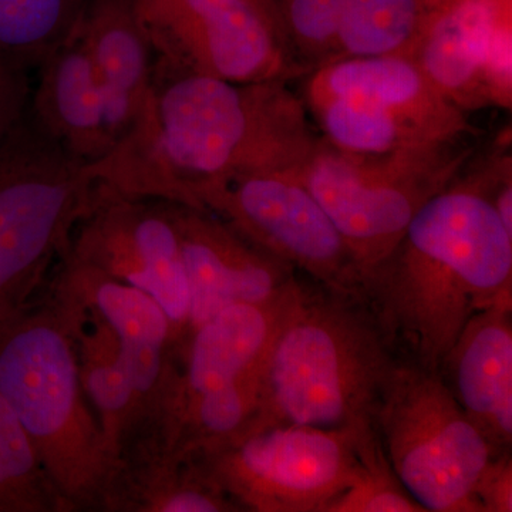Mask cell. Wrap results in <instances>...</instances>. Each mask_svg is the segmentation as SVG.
Returning <instances> with one entry per match:
<instances>
[{
	"label": "cell",
	"mask_w": 512,
	"mask_h": 512,
	"mask_svg": "<svg viewBox=\"0 0 512 512\" xmlns=\"http://www.w3.org/2000/svg\"><path fill=\"white\" fill-rule=\"evenodd\" d=\"M402 362L363 293L301 275L266 356L258 413L245 433L271 424L369 426Z\"/></svg>",
	"instance_id": "3957f363"
},
{
	"label": "cell",
	"mask_w": 512,
	"mask_h": 512,
	"mask_svg": "<svg viewBox=\"0 0 512 512\" xmlns=\"http://www.w3.org/2000/svg\"><path fill=\"white\" fill-rule=\"evenodd\" d=\"M373 426L394 473L426 512H481L474 488L494 453L439 372L400 363Z\"/></svg>",
	"instance_id": "8992f818"
},
{
	"label": "cell",
	"mask_w": 512,
	"mask_h": 512,
	"mask_svg": "<svg viewBox=\"0 0 512 512\" xmlns=\"http://www.w3.org/2000/svg\"><path fill=\"white\" fill-rule=\"evenodd\" d=\"M245 2H248L252 8L258 10V12L261 13V15L264 16V18L268 20V22L271 23V25L274 26L276 30H278L279 35L282 36L275 0H245ZM282 39H284V36H282Z\"/></svg>",
	"instance_id": "f546056e"
},
{
	"label": "cell",
	"mask_w": 512,
	"mask_h": 512,
	"mask_svg": "<svg viewBox=\"0 0 512 512\" xmlns=\"http://www.w3.org/2000/svg\"><path fill=\"white\" fill-rule=\"evenodd\" d=\"M0 393L64 511H101L113 461L84 393L72 312L46 288L0 326Z\"/></svg>",
	"instance_id": "277c9868"
},
{
	"label": "cell",
	"mask_w": 512,
	"mask_h": 512,
	"mask_svg": "<svg viewBox=\"0 0 512 512\" xmlns=\"http://www.w3.org/2000/svg\"><path fill=\"white\" fill-rule=\"evenodd\" d=\"M66 255L148 293L173 323L175 352L183 355L190 286L171 202L99 185L73 229Z\"/></svg>",
	"instance_id": "8fae6325"
},
{
	"label": "cell",
	"mask_w": 512,
	"mask_h": 512,
	"mask_svg": "<svg viewBox=\"0 0 512 512\" xmlns=\"http://www.w3.org/2000/svg\"><path fill=\"white\" fill-rule=\"evenodd\" d=\"M286 80L232 83L154 64L137 126L92 165L97 181L134 197L195 205L205 185L247 173H296L319 144Z\"/></svg>",
	"instance_id": "6da1fadb"
},
{
	"label": "cell",
	"mask_w": 512,
	"mask_h": 512,
	"mask_svg": "<svg viewBox=\"0 0 512 512\" xmlns=\"http://www.w3.org/2000/svg\"><path fill=\"white\" fill-rule=\"evenodd\" d=\"M30 67L0 52V147L28 114Z\"/></svg>",
	"instance_id": "83f0119b"
},
{
	"label": "cell",
	"mask_w": 512,
	"mask_h": 512,
	"mask_svg": "<svg viewBox=\"0 0 512 512\" xmlns=\"http://www.w3.org/2000/svg\"><path fill=\"white\" fill-rule=\"evenodd\" d=\"M372 426L271 424L194 454L241 511L326 512L352 484Z\"/></svg>",
	"instance_id": "ba28073f"
},
{
	"label": "cell",
	"mask_w": 512,
	"mask_h": 512,
	"mask_svg": "<svg viewBox=\"0 0 512 512\" xmlns=\"http://www.w3.org/2000/svg\"><path fill=\"white\" fill-rule=\"evenodd\" d=\"M76 32L93 64L117 146L137 126L153 92L154 56L134 0H87Z\"/></svg>",
	"instance_id": "e0dca14e"
},
{
	"label": "cell",
	"mask_w": 512,
	"mask_h": 512,
	"mask_svg": "<svg viewBox=\"0 0 512 512\" xmlns=\"http://www.w3.org/2000/svg\"><path fill=\"white\" fill-rule=\"evenodd\" d=\"M289 53L311 69L336 59L343 0H275Z\"/></svg>",
	"instance_id": "4316f807"
},
{
	"label": "cell",
	"mask_w": 512,
	"mask_h": 512,
	"mask_svg": "<svg viewBox=\"0 0 512 512\" xmlns=\"http://www.w3.org/2000/svg\"><path fill=\"white\" fill-rule=\"evenodd\" d=\"M36 69L30 119L77 163L99 164L116 143L93 64L76 30Z\"/></svg>",
	"instance_id": "9a60e30c"
},
{
	"label": "cell",
	"mask_w": 512,
	"mask_h": 512,
	"mask_svg": "<svg viewBox=\"0 0 512 512\" xmlns=\"http://www.w3.org/2000/svg\"><path fill=\"white\" fill-rule=\"evenodd\" d=\"M431 86L464 107L511 97V12L481 0H440L412 53Z\"/></svg>",
	"instance_id": "7c38bea8"
},
{
	"label": "cell",
	"mask_w": 512,
	"mask_h": 512,
	"mask_svg": "<svg viewBox=\"0 0 512 512\" xmlns=\"http://www.w3.org/2000/svg\"><path fill=\"white\" fill-rule=\"evenodd\" d=\"M46 288L84 315L106 323L121 345L171 346L173 323L148 293L64 254Z\"/></svg>",
	"instance_id": "ffe728a7"
},
{
	"label": "cell",
	"mask_w": 512,
	"mask_h": 512,
	"mask_svg": "<svg viewBox=\"0 0 512 512\" xmlns=\"http://www.w3.org/2000/svg\"><path fill=\"white\" fill-rule=\"evenodd\" d=\"M197 208L329 288L362 293L363 271L339 229L296 173H247L205 185Z\"/></svg>",
	"instance_id": "9c48e42d"
},
{
	"label": "cell",
	"mask_w": 512,
	"mask_h": 512,
	"mask_svg": "<svg viewBox=\"0 0 512 512\" xmlns=\"http://www.w3.org/2000/svg\"><path fill=\"white\" fill-rule=\"evenodd\" d=\"M326 512H426L407 493L394 473L375 430L360 443V463L352 484L330 503Z\"/></svg>",
	"instance_id": "484cf974"
},
{
	"label": "cell",
	"mask_w": 512,
	"mask_h": 512,
	"mask_svg": "<svg viewBox=\"0 0 512 512\" xmlns=\"http://www.w3.org/2000/svg\"><path fill=\"white\" fill-rule=\"evenodd\" d=\"M154 64L232 83L288 80L278 30L245 0H134Z\"/></svg>",
	"instance_id": "30bf717a"
},
{
	"label": "cell",
	"mask_w": 512,
	"mask_h": 512,
	"mask_svg": "<svg viewBox=\"0 0 512 512\" xmlns=\"http://www.w3.org/2000/svg\"><path fill=\"white\" fill-rule=\"evenodd\" d=\"M299 278L282 298L228 306L191 333L178 360L174 427L185 404L264 369Z\"/></svg>",
	"instance_id": "2e32d148"
},
{
	"label": "cell",
	"mask_w": 512,
	"mask_h": 512,
	"mask_svg": "<svg viewBox=\"0 0 512 512\" xmlns=\"http://www.w3.org/2000/svg\"><path fill=\"white\" fill-rule=\"evenodd\" d=\"M0 512H66L35 447L0 393Z\"/></svg>",
	"instance_id": "d4e9b609"
},
{
	"label": "cell",
	"mask_w": 512,
	"mask_h": 512,
	"mask_svg": "<svg viewBox=\"0 0 512 512\" xmlns=\"http://www.w3.org/2000/svg\"><path fill=\"white\" fill-rule=\"evenodd\" d=\"M439 373L493 453L512 450V298L471 316Z\"/></svg>",
	"instance_id": "5bb4252c"
},
{
	"label": "cell",
	"mask_w": 512,
	"mask_h": 512,
	"mask_svg": "<svg viewBox=\"0 0 512 512\" xmlns=\"http://www.w3.org/2000/svg\"><path fill=\"white\" fill-rule=\"evenodd\" d=\"M439 2L343 0L336 59L353 56H410L424 23Z\"/></svg>",
	"instance_id": "603a6c76"
},
{
	"label": "cell",
	"mask_w": 512,
	"mask_h": 512,
	"mask_svg": "<svg viewBox=\"0 0 512 512\" xmlns=\"http://www.w3.org/2000/svg\"><path fill=\"white\" fill-rule=\"evenodd\" d=\"M99 190L28 114L0 147V326L35 301Z\"/></svg>",
	"instance_id": "5b68a950"
},
{
	"label": "cell",
	"mask_w": 512,
	"mask_h": 512,
	"mask_svg": "<svg viewBox=\"0 0 512 512\" xmlns=\"http://www.w3.org/2000/svg\"><path fill=\"white\" fill-rule=\"evenodd\" d=\"M497 168L441 188L363 275V296L403 362L439 372L471 316L512 298V234L491 198Z\"/></svg>",
	"instance_id": "7a4b0ae2"
},
{
	"label": "cell",
	"mask_w": 512,
	"mask_h": 512,
	"mask_svg": "<svg viewBox=\"0 0 512 512\" xmlns=\"http://www.w3.org/2000/svg\"><path fill=\"white\" fill-rule=\"evenodd\" d=\"M56 298L72 312L84 393L99 420L114 468L136 416V392L123 346L106 323Z\"/></svg>",
	"instance_id": "44dd1931"
},
{
	"label": "cell",
	"mask_w": 512,
	"mask_h": 512,
	"mask_svg": "<svg viewBox=\"0 0 512 512\" xmlns=\"http://www.w3.org/2000/svg\"><path fill=\"white\" fill-rule=\"evenodd\" d=\"M107 512H239L201 458L165 446L136 447L113 468L103 507Z\"/></svg>",
	"instance_id": "d6986e66"
},
{
	"label": "cell",
	"mask_w": 512,
	"mask_h": 512,
	"mask_svg": "<svg viewBox=\"0 0 512 512\" xmlns=\"http://www.w3.org/2000/svg\"><path fill=\"white\" fill-rule=\"evenodd\" d=\"M481 2L491 3V5L503 9L505 12H511V0H481Z\"/></svg>",
	"instance_id": "4dcf8cb0"
},
{
	"label": "cell",
	"mask_w": 512,
	"mask_h": 512,
	"mask_svg": "<svg viewBox=\"0 0 512 512\" xmlns=\"http://www.w3.org/2000/svg\"><path fill=\"white\" fill-rule=\"evenodd\" d=\"M303 103L322 130V140L349 156H390L404 151L450 146L458 140L420 121L366 101L306 96Z\"/></svg>",
	"instance_id": "7402d4cb"
},
{
	"label": "cell",
	"mask_w": 512,
	"mask_h": 512,
	"mask_svg": "<svg viewBox=\"0 0 512 512\" xmlns=\"http://www.w3.org/2000/svg\"><path fill=\"white\" fill-rule=\"evenodd\" d=\"M474 497L481 512H512V450L491 456L478 478Z\"/></svg>",
	"instance_id": "f1b7e54d"
},
{
	"label": "cell",
	"mask_w": 512,
	"mask_h": 512,
	"mask_svg": "<svg viewBox=\"0 0 512 512\" xmlns=\"http://www.w3.org/2000/svg\"><path fill=\"white\" fill-rule=\"evenodd\" d=\"M87 0H0V52L36 69L73 35Z\"/></svg>",
	"instance_id": "cb8c5ba5"
},
{
	"label": "cell",
	"mask_w": 512,
	"mask_h": 512,
	"mask_svg": "<svg viewBox=\"0 0 512 512\" xmlns=\"http://www.w3.org/2000/svg\"><path fill=\"white\" fill-rule=\"evenodd\" d=\"M171 204L190 286L187 340L222 309L274 302L298 281L301 274L291 265L259 248L214 212Z\"/></svg>",
	"instance_id": "4fadbf2b"
},
{
	"label": "cell",
	"mask_w": 512,
	"mask_h": 512,
	"mask_svg": "<svg viewBox=\"0 0 512 512\" xmlns=\"http://www.w3.org/2000/svg\"><path fill=\"white\" fill-rule=\"evenodd\" d=\"M306 96L346 97L403 114L460 138L461 109L441 96L409 55L338 57L312 70Z\"/></svg>",
	"instance_id": "ac0fdd59"
},
{
	"label": "cell",
	"mask_w": 512,
	"mask_h": 512,
	"mask_svg": "<svg viewBox=\"0 0 512 512\" xmlns=\"http://www.w3.org/2000/svg\"><path fill=\"white\" fill-rule=\"evenodd\" d=\"M456 144L383 157L342 153L320 140L296 171L348 242L363 275L403 237L416 212L456 178Z\"/></svg>",
	"instance_id": "52a82bcc"
}]
</instances>
